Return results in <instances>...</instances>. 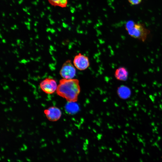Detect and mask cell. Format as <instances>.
Listing matches in <instances>:
<instances>
[{"mask_svg":"<svg viewBox=\"0 0 162 162\" xmlns=\"http://www.w3.org/2000/svg\"><path fill=\"white\" fill-rule=\"evenodd\" d=\"M80 90L77 79H63L60 80L56 91L58 95L70 101L76 100Z\"/></svg>","mask_w":162,"mask_h":162,"instance_id":"cell-1","label":"cell"},{"mask_svg":"<svg viewBox=\"0 0 162 162\" xmlns=\"http://www.w3.org/2000/svg\"><path fill=\"white\" fill-rule=\"evenodd\" d=\"M125 28L129 35L131 37L144 42L150 33L144 24L140 23H136L130 20L126 23Z\"/></svg>","mask_w":162,"mask_h":162,"instance_id":"cell-2","label":"cell"},{"mask_svg":"<svg viewBox=\"0 0 162 162\" xmlns=\"http://www.w3.org/2000/svg\"><path fill=\"white\" fill-rule=\"evenodd\" d=\"M60 74L63 79H72L75 76L76 74V69L70 60H67L64 63Z\"/></svg>","mask_w":162,"mask_h":162,"instance_id":"cell-3","label":"cell"},{"mask_svg":"<svg viewBox=\"0 0 162 162\" xmlns=\"http://www.w3.org/2000/svg\"><path fill=\"white\" fill-rule=\"evenodd\" d=\"M40 87L42 90L45 93L52 94L56 90L58 86L55 80L47 78L40 82Z\"/></svg>","mask_w":162,"mask_h":162,"instance_id":"cell-4","label":"cell"},{"mask_svg":"<svg viewBox=\"0 0 162 162\" xmlns=\"http://www.w3.org/2000/svg\"><path fill=\"white\" fill-rule=\"evenodd\" d=\"M73 63L74 66L81 70L86 69L90 65L88 57L80 53L75 56Z\"/></svg>","mask_w":162,"mask_h":162,"instance_id":"cell-5","label":"cell"},{"mask_svg":"<svg viewBox=\"0 0 162 162\" xmlns=\"http://www.w3.org/2000/svg\"><path fill=\"white\" fill-rule=\"evenodd\" d=\"M47 118L51 121H56L58 120L62 115V112L58 108L55 106L50 107L44 111Z\"/></svg>","mask_w":162,"mask_h":162,"instance_id":"cell-6","label":"cell"},{"mask_svg":"<svg viewBox=\"0 0 162 162\" xmlns=\"http://www.w3.org/2000/svg\"><path fill=\"white\" fill-rule=\"evenodd\" d=\"M76 101H68L65 107V110L67 113L70 114H74L79 111V106Z\"/></svg>","mask_w":162,"mask_h":162,"instance_id":"cell-7","label":"cell"},{"mask_svg":"<svg viewBox=\"0 0 162 162\" xmlns=\"http://www.w3.org/2000/svg\"><path fill=\"white\" fill-rule=\"evenodd\" d=\"M128 75L127 69L124 67H120L117 68L115 73V76L117 79L122 81H125L128 79Z\"/></svg>","mask_w":162,"mask_h":162,"instance_id":"cell-8","label":"cell"},{"mask_svg":"<svg viewBox=\"0 0 162 162\" xmlns=\"http://www.w3.org/2000/svg\"><path fill=\"white\" fill-rule=\"evenodd\" d=\"M117 93L121 98L126 99L130 97L131 94V91L129 87L122 85L118 88Z\"/></svg>","mask_w":162,"mask_h":162,"instance_id":"cell-9","label":"cell"},{"mask_svg":"<svg viewBox=\"0 0 162 162\" xmlns=\"http://www.w3.org/2000/svg\"><path fill=\"white\" fill-rule=\"evenodd\" d=\"M50 3L55 5H58L62 7L67 6V0H49Z\"/></svg>","mask_w":162,"mask_h":162,"instance_id":"cell-10","label":"cell"},{"mask_svg":"<svg viewBox=\"0 0 162 162\" xmlns=\"http://www.w3.org/2000/svg\"><path fill=\"white\" fill-rule=\"evenodd\" d=\"M129 2L131 5H136L140 4L142 0H128Z\"/></svg>","mask_w":162,"mask_h":162,"instance_id":"cell-11","label":"cell"}]
</instances>
